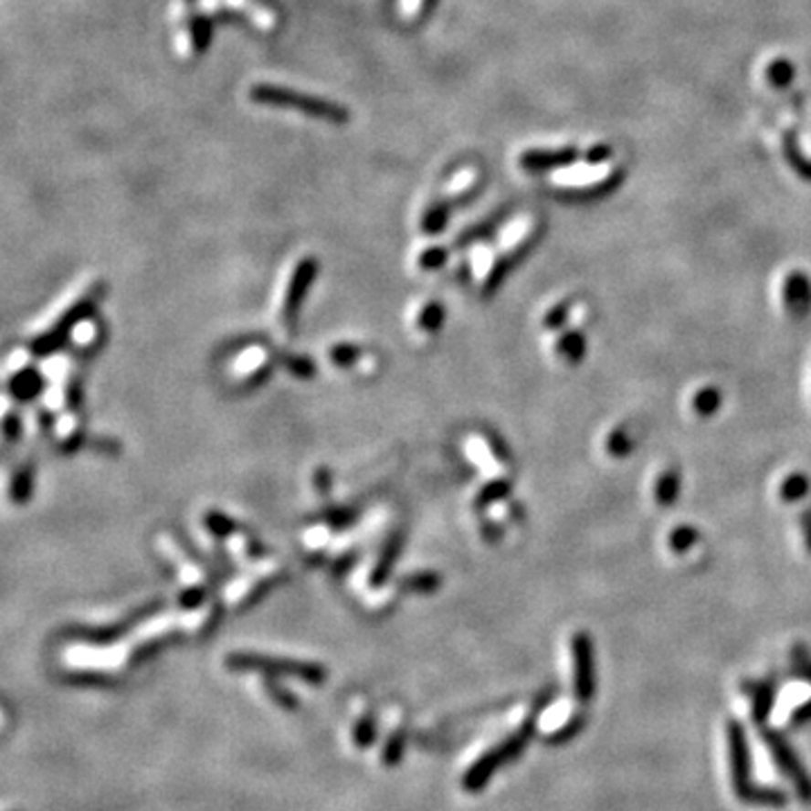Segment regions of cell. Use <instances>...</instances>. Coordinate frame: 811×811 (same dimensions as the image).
<instances>
[{
  "mask_svg": "<svg viewBox=\"0 0 811 811\" xmlns=\"http://www.w3.org/2000/svg\"><path fill=\"white\" fill-rule=\"evenodd\" d=\"M728 762H731V780L735 795L743 805L753 807H785L789 795L774 786H760L751 780V746H748L746 728L737 719L726 723Z\"/></svg>",
  "mask_w": 811,
  "mask_h": 811,
  "instance_id": "1",
  "label": "cell"
},
{
  "mask_svg": "<svg viewBox=\"0 0 811 811\" xmlns=\"http://www.w3.org/2000/svg\"><path fill=\"white\" fill-rule=\"evenodd\" d=\"M534 731H537V719L528 717L505 742H500L499 746H494L490 753H485V755L467 771L465 780H462V786H465L467 791H471V794L473 791H480L500 766L514 762L516 757L525 751V746H528L530 740L534 737Z\"/></svg>",
  "mask_w": 811,
  "mask_h": 811,
  "instance_id": "2",
  "label": "cell"
},
{
  "mask_svg": "<svg viewBox=\"0 0 811 811\" xmlns=\"http://www.w3.org/2000/svg\"><path fill=\"white\" fill-rule=\"evenodd\" d=\"M250 100L259 101V104H270V106H289V109L302 111V113L313 115V118L330 120V122L342 124L350 120V113L345 111V106H338L334 101H327L321 98H309V95L293 93V90L279 89V86H269L259 84L250 89Z\"/></svg>",
  "mask_w": 811,
  "mask_h": 811,
  "instance_id": "3",
  "label": "cell"
},
{
  "mask_svg": "<svg viewBox=\"0 0 811 811\" xmlns=\"http://www.w3.org/2000/svg\"><path fill=\"white\" fill-rule=\"evenodd\" d=\"M762 740H764L766 748H769L777 769H780L782 775L794 785L795 795H798L805 805H811V774L805 769L803 760H800L798 753L794 751L789 740H786L780 731H771V728H762Z\"/></svg>",
  "mask_w": 811,
  "mask_h": 811,
  "instance_id": "4",
  "label": "cell"
},
{
  "mask_svg": "<svg viewBox=\"0 0 811 811\" xmlns=\"http://www.w3.org/2000/svg\"><path fill=\"white\" fill-rule=\"evenodd\" d=\"M228 668L237 669V672H264L270 676H296V679L309 680V683L318 685L327 679V672L321 665H309V663H296V660H282V658H267V656H255V654H235L230 656Z\"/></svg>",
  "mask_w": 811,
  "mask_h": 811,
  "instance_id": "5",
  "label": "cell"
},
{
  "mask_svg": "<svg viewBox=\"0 0 811 811\" xmlns=\"http://www.w3.org/2000/svg\"><path fill=\"white\" fill-rule=\"evenodd\" d=\"M573 654V690L579 703H591L597 694L595 649L588 634L579 631L571 640Z\"/></svg>",
  "mask_w": 811,
  "mask_h": 811,
  "instance_id": "6",
  "label": "cell"
},
{
  "mask_svg": "<svg viewBox=\"0 0 811 811\" xmlns=\"http://www.w3.org/2000/svg\"><path fill=\"white\" fill-rule=\"evenodd\" d=\"M780 300L782 307L791 316H800V313L807 311V304L811 302V287L807 278L803 273H798V270L786 273L780 282Z\"/></svg>",
  "mask_w": 811,
  "mask_h": 811,
  "instance_id": "7",
  "label": "cell"
},
{
  "mask_svg": "<svg viewBox=\"0 0 811 811\" xmlns=\"http://www.w3.org/2000/svg\"><path fill=\"white\" fill-rule=\"evenodd\" d=\"M746 694L751 699V714L755 726L764 728V723L769 721L771 712L775 708L777 699V680L775 679H764L757 680V683H746Z\"/></svg>",
  "mask_w": 811,
  "mask_h": 811,
  "instance_id": "8",
  "label": "cell"
},
{
  "mask_svg": "<svg viewBox=\"0 0 811 811\" xmlns=\"http://www.w3.org/2000/svg\"><path fill=\"white\" fill-rule=\"evenodd\" d=\"M43 390V379L30 365H18L9 376V393L18 402H30Z\"/></svg>",
  "mask_w": 811,
  "mask_h": 811,
  "instance_id": "9",
  "label": "cell"
},
{
  "mask_svg": "<svg viewBox=\"0 0 811 811\" xmlns=\"http://www.w3.org/2000/svg\"><path fill=\"white\" fill-rule=\"evenodd\" d=\"M577 152L574 149H554V152H545V149H532V152H525L521 156V165L525 169H545V167H559L568 165L574 161Z\"/></svg>",
  "mask_w": 811,
  "mask_h": 811,
  "instance_id": "10",
  "label": "cell"
},
{
  "mask_svg": "<svg viewBox=\"0 0 811 811\" xmlns=\"http://www.w3.org/2000/svg\"><path fill=\"white\" fill-rule=\"evenodd\" d=\"M32 490H34V467L30 465V462H26V465L16 467V469H14V473H12V478H9V485H7L9 500L16 505L26 503V500L32 496Z\"/></svg>",
  "mask_w": 811,
  "mask_h": 811,
  "instance_id": "11",
  "label": "cell"
},
{
  "mask_svg": "<svg viewBox=\"0 0 811 811\" xmlns=\"http://www.w3.org/2000/svg\"><path fill=\"white\" fill-rule=\"evenodd\" d=\"M676 494H679V476H676V471H663L658 480H656L654 499L665 507V503H672Z\"/></svg>",
  "mask_w": 811,
  "mask_h": 811,
  "instance_id": "12",
  "label": "cell"
},
{
  "mask_svg": "<svg viewBox=\"0 0 811 811\" xmlns=\"http://www.w3.org/2000/svg\"><path fill=\"white\" fill-rule=\"evenodd\" d=\"M354 743L359 748H370L372 743H374V740H376V723H374V719H372V714H363V717L359 719V721H356V726H354Z\"/></svg>",
  "mask_w": 811,
  "mask_h": 811,
  "instance_id": "13",
  "label": "cell"
},
{
  "mask_svg": "<svg viewBox=\"0 0 811 811\" xmlns=\"http://www.w3.org/2000/svg\"><path fill=\"white\" fill-rule=\"evenodd\" d=\"M584 726H586V717H584V714H574L573 719H568L566 723H563L562 728H559V731H554L553 735H550V743H566V742H571L573 737H577L579 732L584 731Z\"/></svg>",
  "mask_w": 811,
  "mask_h": 811,
  "instance_id": "14",
  "label": "cell"
},
{
  "mask_svg": "<svg viewBox=\"0 0 811 811\" xmlns=\"http://www.w3.org/2000/svg\"><path fill=\"white\" fill-rule=\"evenodd\" d=\"M805 494H807V482H805V478L800 476V473H791V476H786L785 480H782L780 496L785 500H798L803 499Z\"/></svg>",
  "mask_w": 811,
  "mask_h": 811,
  "instance_id": "15",
  "label": "cell"
},
{
  "mask_svg": "<svg viewBox=\"0 0 811 811\" xmlns=\"http://www.w3.org/2000/svg\"><path fill=\"white\" fill-rule=\"evenodd\" d=\"M404 743H406V740H404L402 731H395L393 735H390V740L385 742V748H384V764L385 766L399 764V760H402V753H404Z\"/></svg>",
  "mask_w": 811,
  "mask_h": 811,
  "instance_id": "16",
  "label": "cell"
},
{
  "mask_svg": "<svg viewBox=\"0 0 811 811\" xmlns=\"http://www.w3.org/2000/svg\"><path fill=\"white\" fill-rule=\"evenodd\" d=\"M719 406V395L710 388H701L692 399V408L697 410L699 415H710L714 413Z\"/></svg>",
  "mask_w": 811,
  "mask_h": 811,
  "instance_id": "17",
  "label": "cell"
},
{
  "mask_svg": "<svg viewBox=\"0 0 811 811\" xmlns=\"http://www.w3.org/2000/svg\"><path fill=\"white\" fill-rule=\"evenodd\" d=\"M694 543H697V534H694L692 528H688V525H685V528L674 530L672 543L669 545H672L674 553H688Z\"/></svg>",
  "mask_w": 811,
  "mask_h": 811,
  "instance_id": "18",
  "label": "cell"
},
{
  "mask_svg": "<svg viewBox=\"0 0 811 811\" xmlns=\"http://www.w3.org/2000/svg\"><path fill=\"white\" fill-rule=\"evenodd\" d=\"M267 690H269L270 697L275 699V703H279L282 708H291V710L298 708V699L293 697L291 692H287V690L279 688L275 680H267Z\"/></svg>",
  "mask_w": 811,
  "mask_h": 811,
  "instance_id": "19",
  "label": "cell"
},
{
  "mask_svg": "<svg viewBox=\"0 0 811 811\" xmlns=\"http://www.w3.org/2000/svg\"><path fill=\"white\" fill-rule=\"evenodd\" d=\"M807 723H811V697L807 699V701L800 703V706L795 708L789 717L791 728H803V726H807Z\"/></svg>",
  "mask_w": 811,
  "mask_h": 811,
  "instance_id": "20",
  "label": "cell"
},
{
  "mask_svg": "<svg viewBox=\"0 0 811 811\" xmlns=\"http://www.w3.org/2000/svg\"><path fill=\"white\" fill-rule=\"evenodd\" d=\"M192 34H195V47H196V50H203V47L207 46V41H210V26H207V23L203 21V18H196V21H195V30H192Z\"/></svg>",
  "mask_w": 811,
  "mask_h": 811,
  "instance_id": "21",
  "label": "cell"
},
{
  "mask_svg": "<svg viewBox=\"0 0 811 811\" xmlns=\"http://www.w3.org/2000/svg\"><path fill=\"white\" fill-rule=\"evenodd\" d=\"M444 219H447V212H444L442 207H437V210H433L431 215L427 216V221H424V230H428V233H436V230L442 228Z\"/></svg>",
  "mask_w": 811,
  "mask_h": 811,
  "instance_id": "22",
  "label": "cell"
},
{
  "mask_svg": "<svg viewBox=\"0 0 811 811\" xmlns=\"http://www.w3.org/2000/svg\"><path fill=\"white\" fill-rule=\"evenodd\" d=\"M798 523H800V532H803V543L807 545V550H811V511L800 516Z\"/></svg>",
  "mask_w": 811,
  "mask_h": 811,
  "instance_id": "23",
  "label": "cell"
},
{
  "mask_svg": "<svg viewBox=\"0 0 811 811\" xmlns=\"http://www.w3.org/2000/svg\"><path fill=\"white\" fill-rule=\"evenodd\" d=\"M442 258H444L442 250H428V255H427V259H424V264H437Z\"/></svg>",
  "mask_w": 811,
  "mask_h": 811,
  "instance_id": "24",
  "label": "cell"
},
{
  "mask_svg": "<svg viewBox=\"0 0 811 811\" xmlns=\"http://www.w3.org/2000/svg\"><path fill=\"white\" fill-rule=\"evenodd\" d=\"M0 723H3V712H0Z\"/></svg>",
  "mask_w": 811,
  "mask_h": 811,
  "instance_id": "25",
  "label": "cell"
}]
</instances>
